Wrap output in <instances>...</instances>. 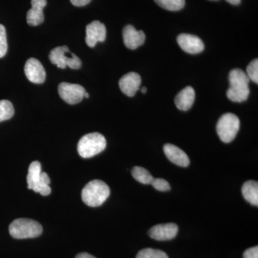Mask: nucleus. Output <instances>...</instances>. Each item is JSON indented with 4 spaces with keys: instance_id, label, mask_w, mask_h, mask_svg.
Here are the masks:
<instances>
[{
    "instance_id": "obj_1",
    "label": "nucleus",
    "mask_w": 258,
    "mask_h": 258,
    "mask_svg": "<svg viewBox=\"0 0 258 258\" xmlns=\"http://www.w3.org/2000/svg\"><path fill=\"white\" fill-rule=\"evenodd\" d=\"M249 81L242 70L235 69L231 71L229 75L230 87L227 91V98L237 103L245 101L249 95Z\"/></svg>"
},
{
    "instance_id": "obj_2",
    "label": "nucleus",
    "mask_w": 258,
    "mask_h": 258,
    "mask_svg": "<svg viewBox=\"0 0 258 258\" xmlns=\"http://www.w3.org/2000/svg\"><path fill=\"white\" fill-rule=\"evenodd\" d=\"M110 195V189L101 180H93L84 186L81 192L83 203L88 206L96 208L106 202Z\"/></svg>"
},
{
    "instance_id": "obj_3",
    "label": "nucleus",
    "mask_w": 258,
    "mask_h": 258,
    "mask_svg": "<svg viewBox=\"0 0 258 258\" xmlns=\"http://www.w3.org/2000/svg\"><path fill=\"white\" fill-rule=\"evenodd\" d=\"M28 188L42 196H47L51 193L49 186L50 179L45 172H42V166L39 161H35L29 166L28 174L27 176Z\"/></svg>"
},
{
    "instance_id": "obj_4",
    "label": "nucleus",
    "mask_w": 258,
    "mask_h": 258,
    "mask_svg": "<svg viewBox=\"0 0 258 258\" xmlns=\"http://www.w3.org/2000/svg\"><path fill=\"white\" fill-rule=\"evenodd\" d=\"M9 232L13 238H35L42 233V227L38 222L31 219L19 218L10 224Z\"/></svg>"
},
{
    "instance_id": "obj_5",
    "label": "nucleus",
    "mask_w": 258,
    "mask_h": 258,
    "mask_svg": "<svg viewBox=\"0 0 258 258\" xmlns=\"http://www.w3.org/2000/svg\"><path fill=\"white\" fill-rule=\"evenodd\" d=\"M106 140L100 133H91L83 136L78 144V152L84 159L91 158L104 151Z\"/></svg>"
},
{
    "instance_id": "obj_6",
    "label": "nucleus",
    "mask_w": 258,
    "mask_h": 258,
    "mask_svg": "<svg viewBox=\"0 0 258 258\" xmlns=\"http://www.w3.org/2000/svg\"><path fill=\"white\" fill-rule=\"evenodd\" d=\"M240 130V119L233 113L222 115L217 122V132L224 143H230L234 140Z\"/></svg>"
},
{
    "instance_id": "obj_7",
    "label": "nucleus",
    "mask_w": 258,
    "mask_h": 258,
    "mask_svg": "<svg viewBox=\"0 0 258 258\" xmlns=\"http://www.w3.org/2000/svg\"><path fill=\"white\" fill-rule=\"evenodd\" d=\"M69 52V47L66 45L55 47L51 50L49 59L52 64H56L61 69H64L67 67L74 70L81 69L82 66L81 59L72 52L71 57L66 55V53Z\"/></svg>"
},
{
    "instance_id": "obj_8",
    "label": "nucleus",
    "mask_w": 258,
    "mask_h": 258,
    "mask_svg": "<svg viewBox=\"0 0 258 258\" xmlns=\"http://www.w3.org/2000/svg\"><path fill=\"white\" fill-rule=\"evenodd\" d=\"M82 86L73 83H61L58 86V93L60 98L69 104L74 105L80 103L86 93Z\"/></svg>"
},
{
    "instance_id": "obj_9",
    "label": "nucleus",
    "mask_w": 258,
    "mask_h": 258,
    "mask_svg": "<svg viewBox=\"0 0 258 258\" xmlns=\"http://www.w3.org/2000/svg\"><path fill=\"white\" fill-rule=\"evenodd\" d=\"M25 76L30 82L41 84L45 82L46 79V73L43 66L37 59L31 58L27 60L25 64Z\"/></svg>"
},
{
    "instance_id": "obj_10",
    "label": "nucleus",
    "mask_w": 258,
    "mask_h": 258,
    "mask_svg": "<svg viewBox=\"0 0 258 258\" xmlns=\"http://www.w3.org/2000/svg\"><path fill=\"white\" fill-rule=\"evenodd\" d=\"M106 37V26L101 22L95 20L86 26V42L88 46L94 47L97 42H104Z\"/></svg>"
},
{
    "instance_id": "obj_11",
    "label": "nucleus",
    "mask_w": 258,
    "mask_h": 258,
    "mask_svg": "<svg viewBox=\"0 0 258 258\" xmlns=\"http://www.w3.org/2000/svg\"><path fill=\"white\" fill-rule=\"evenodd\" d=\"M178 226L174 223L160 224L154 226L149 230L151 238L158 241L170 240L174 239L178 233Z\"/></svg>"
},
{
    "instance_id": "obj_12",
    "label": "nucleus",
    "mask_w": 258,
    "mask_h": 258,
    "mask_svg": "<svg viewBox=\"0 0 258 258\" xmlns=\"http://www.w3.org/2000/svg\"><path fill=\"white\" fill-rule=\"evenodd\" d=\"M177 42L184 52L189 54L200 53L205 49L203 42L196 35L181 34L177 37Z\"/></svg>"
},
{
    "instance_id": "obj_13",
    "label": "nucleus",
    "mask_w": 258,
    "mask_h": 258,
    "mask_svg": "<svg viewBox=\"0 0 258 258\" xmlns=\"http://www.w3.org/2000/svg\"><path fill=\"white\" fill-rule=\"evenodd\" d=\"M123 38L125 47L130 50H136L143 45L146 35L143 31L136 30L132 25H126L123 30Z\"/></svg>"
},
{
    "instance_id": "obj_14",
    "label": "nucleus",
    "mask_w": 258,
    "mask_h": 258,
    "mask_svg": "<svg viewBox=\"0 0 258 258\" xmlns=\"http://www.w3.org/2000/svg\"><path fill=\"white\" fill-rule=\"evenodd\" d=\"M142 83V78L137 73L132 72L124 75L119 81V87L122 93L128 97L135 96Z\"/></svg>"
},
{
    "instance_id": "obj_15",
    "label": "nucleus",
    "mask_w": 258,
    "mask_h": 258,
    "mask_svg": "<svg viewBox=\"0 0 258 258\" xmlns=\"http://www.w3.org/2000/svg\"><path fill=\"white\" fill-rule=\"evenodd\" d=\"M164 152L169 161L176 165L186 167L189 165L190 160L187 154L179 147L171 144L164 146Z\"/></svg>"
},
{
    "instance_id": "obj_16",
    "label": "nucleus",
    "mask_w": 258,
    "mask_h": 258,
    "mask_svg": "<svg viewBox=\"0 0 258 258\" xmlns=\"http://www.w3.org/2000/svg\"><path fill=\"white\" fill-rule=\"evenodd\" d=\"M32 8L27 14V22L30 26H37L44 22L43 9L47 0H32Z\"/></svg>"
},
{
    "instance_id": "obj_17",
    "label": "nucleus",
    "mask_w": 258,
    "mask_h": 258,
    "mask_svg": "<svg viewBox=\"0 0 258 258\" xmlns=\"http://www.w3.org/2000/svg\"><path fill=\"white\" fill-rule=\"evenodd\" d=\"M195 99V90L191 86H187L181 90L175 97L174 102L176 107L183 111H188L193 106Z\"/></svg>"
},
{
    "instance_id": "obj_18",
    "label": "nucleus",
    "mask_w": 258,
    "mask_h": 258,
    "mask_svg": "<svg viewBox=\"0 0 258 258\" xmlns=\"http://www.w3.org/2000/svg\"><path fill=\"white\" fill-rule=\"evenodd\" d=\"M242 195L246 201L253 206L258 205V183L255 181H247L242 188Z\"/></svg>"
},
{
    "instance_id": "obj_19",
    "label": "nucleus",
    "mask_w": 258,
    "mask_h": 258,
    "mask_svg": "<svg viewBox=\"0 0 258 258\" xmlns=\"http://www.w3.org/2000/svg\"><path fill=\"white\" fill-rule=\"evenodd\" d=\"M132 174L134 179L143 184H151L154 179L149 171L141 166H134Z\"/></svg>"
},
{
    "instance_id": "obj_20",
    "label": "nucleus",
    "mask_w": 258,
    "mask_h": 258,
    "mask_svg": "<svg viewBox=\"0 0 258 258\" xmlns=\"http://www.w3.org/2000/svg\"><path fill=\"white\" fill-rule=\"evenodd\" d=\"M161 8L169 11H179L185 5V0H154Z\"/></svg>"
},
{
    "instance_id": "obj_21",
    "label": "nucleus",
    "mask_w": 258,
    "mask_h": 258,
    "mask_svg": "<svg viewBox=\"0 0 258 258\" xmlns=\"http://www.w3.org/2000/svg\"><path fill=\"white\" fill-rule=\"evenodd\" d=\"M14 113V107L11 102L8 100L0 101V122L10 119Z\"/></svg>"
},
{
    "instance_id": "obj_22",
    "label": "nucleus",
    "mask_w": 258,
    "mask_h": 258,
    "mask_svg": "<svg viewBox=\"0 0 258 258\" xmlns=\"http://www.w3.org/2000/svg\"><path fill=\"white\" fill-rule=\"evenodd\" d=\"M137 258H169L167 254L159 249L146 248L139 251Z\"/></svg>"
},
{
    "instance_id": "obj_23",
    "label": "nucleus",
    "mask_w": 258,
    "mask_h": 258,
    "mask_svg": "<svg viewBox=\"0 0 258 258\" xmlns=\"http://www.w3.org/2000/svg\"><path fill=\"white\" fill-rule=\"evenodd\" d=\"M246 74L249 80L253 81L256 84L258 83V60L254 59L252 62H249L246 69Z\"/></svg>"
},
{
    "instance_id": "obj_24",
    "label": "nucleus",
    "mask_w": 258,
    "mask_h": 258,
    "mask_svg": "<svg viewBox=\"0 0 258 258\" xmlns=\"http://www.w3.org/2000/svg\"><path fill=\"white\" fill-rule=\"evenodd\" d=\"M8 47L6 30L4 25L0 24V58L6 55Z\"/></svg>"
},
{
    "instance_id": "obj_25",
    "label": "nucleus",
    "mask_w": 258,
    "mask_h": 258,
    "mask_svg": "<svg viewBox=\"0 0 258 258\" xmlns=\"http://www.w3.org/2000/svg\"><path fill=\"white\" fill-rule=\"evenodd\" d=\"M151 184H152V186L158 191H167L171 189L170 185L165 179H159V178L154 179Z\"/></svg>"
},
{
    "instance_id": "obj_26",
    "label": "nucleus",
    "mask_w": 258,
    "mask_h": 258,
    "mask_svg": "<svg viewBox=\"0 0 258 258\" xmlns=\"http://www.w3.org/2000/svg\"><path fill=\"white\" fill-rule=\"evenodd\" d=\"M243 258H258L257 246L246 249L243 253Z\"/></svg>"
},
{
    "instance_id": "obj_27",
    "label": "nucleus",
    "mask_w": 258,
    "mask_h": 258,
    "mask_svg": "<svg viewBox=\"0 0 258 258\" xmlns=\"http://www.w3.org/2000/svg\"><path fill=\"white\" fill-rule=\"evenodd\" d=\"M73 5L76 7H83L91 3V0H70Z\"/></svg>"
},
{
    "instance_id": "obj_28",
    "label": "nucleus",
    "mask_w": 258,
    "mask_h": 258,
    "mask_svg": "<svg viewBox=\"0 0 258 258\" xmlns=\"http://www.w3.org/2000/svg\"><path fill=\"white\" fill-rule=\"evenodd\" d=\"M76 258H96L94 256L91 255V254L87 253V252H81V253L78 254Z\"/></svg>"
},
{
    "instance_id": "obj_29",
    "label": "nucleus",
    "mask_w": 258,
    "mask_h": 258,
    "mask_svg": "<svg viewBox=\"0 0 258 258\" xmlns=\"http://www.w3.org/2000/svg\"><path fill=\"white\" fill-rule=\"evenodd\" d=\"M226 1L230 3V4L234 5H239L241 3V0H226Z\"/></svg>"
},
{
    "instance_id": "obj_30",
    "label": "nucleus",
    "mask_w": 258,
    "mask_h": 258,
    "mask_svg": "<svg viewBox=\"0 0 258 258\" xmlns=\"http://www.w3.org/2000/svg\"><path fill=\"white\" fill-rule=\"evenodd\" d=\"M142 93H146L147 92V88L146 87H143L142 88Z\"/></svg>"
},
{
    "instance_id": "obj_31",
    "label": "nucleus",
    "mask_w": 258,
    "mask_h": 258,
    "mask_svg": "<svg viewBox=\"0 0 258 258\" xmlns=\"http://www.w3.org/2000/svg\"><path fill=\"white\" fill-rule=\"evenodd\" d=\"M84 97H85V98H89V94H88V93L87 92H86V93H85Z\"/></svg>"
},
{
    "instance_id": "obj_32",
    "label": "nucleus",
    "mask_w": 258,
    "mask_h": 258,
    "mask_svg": "<svg viewBox=\"0 0 258 258\" xmlns=\"http://www.w3.org/2000/svg\"><path fill=\"white\" fill-rule=\"evenodd\" d=\"M214 1H215V0H214Z\"/></svg>"
}]
</instances>
